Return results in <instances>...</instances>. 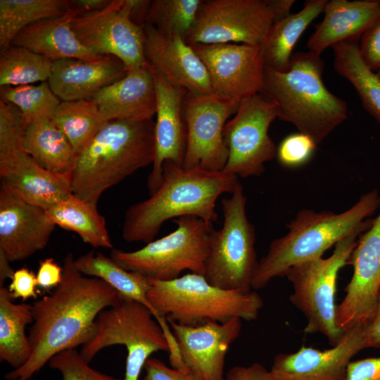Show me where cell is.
<instances>
[{"label": "cell", "instance_id": "6da1fadb", "mask_svg": "<svg viewBox=\"0 0 380 380\" xmlns=\"http://www.w3.org/2000/svg\"><path fill=\"white\" fill-rule=\"evenodd\" d=\"M62 267L61 284L32 305V353L24 365L6 374L8 380H29L56 354L85 344L99 314L122 296L104 281L79 272L72 253L65 256Z\"/></svg>", "mask_w": 380, "mask_h": 380}, {"label": "cell", "instance_id": "7a4b0ae2", "mask_svg": "<svg viewBox=\"0 0 380 380\" xmlns=\"http://www.w3.org/2000/svg\"><path fill=\"white\" fill-rule=\"evenodd\" d=\"M240 184L236 175L224 170L188 169L167 160L158 189L126 210L122 238L147 243L154 240L165 221L183 216H196L213 224L217 220V198L232 194Z\"/></svg>", "mask_w": 380, "mask_h": 380}, {"label": "cell", "instance_id": "3957f363", "mask_svg": "<svg viewBox=\"0 0 380 380\" xmlns=\"http://www.w3.org/2000/svg\"><path fill=\"white\" fill-rule=\"evenodd\" d=\"M380 206L377 189L362 194L349 209L340 213L329 210H299L286 224L288 232L270 244L258 260L251 287H265L273 279L284 277L292 266L322 257L323 253L345 237L362 234L372 224L369 218Z\"/></svg>", "mask_w": 380, "mask_h": 380}, {"label": "cell", "instance_id": "277c9868", "mask_svg": "<svg viewBox=\"0 0 380 380\" xmlns=\"http://www.w3.org/2000/svg\"><path fill=\"white\" fill-rule=\"evenodd\" d=\"M324 61L308 51L292 55L288 71L265 65L260 94L274 102L278 118L293 124L317 145L348 118L347 103L322 81Z\"/></svg>", "mask_w": 380, "mask_h": 380}, {"label": "cell", "instance_id": "5b68a950", "mask_svg": "<svg viewBox=\"0 0 380 380\" xmlns=\"http://www.w3.org/2000/svg\"><path fill=\"white\" fill-rule=\"evenodd\" d=\"M153 120L108 122L77 156L70 175L73 195L97 207L102 194L155 158Z\"/></svg>", "mask_w": 380, "mask_h": 380}, {"label": "cell", "instance_id": "8992f818", "mask_svg": "<svg viewBox=\"0 0 380 380\" xmlns=\"http://www.w3.org/2000/svg\"><path fill=\"white\" fill-rule=\"evenodd\" d=\"M149 279L148 297L167 320L186 326L258 319L264 303L253 290L222 289L202 274L190 272L169 281Z\"/></svg>", "mask_w": 380, "mask_h": 380}, {"label": "cell", "instance_id": "52a82bcc", "mask_svg": "<svg viewBox=\"0 0 380 380\" xmlns=\"http://www.w3.org/2000/svg\"><path fill=\"white\" fill-rule=\"evenodd\" d=\"M113 345H123L127 350L123 380H139L151 354L170 351L165 335L152 312L122 296L99 314L93 336L80 353L89 363L102 349Z\"/></svg>", "mask_w": 380, "mask_h": 380}, {"label": "cell", "instance_id": "ba28073f", "mask_svg": "<svg viewBox=\"0 0 380 380\" xmlns=\"http://www.w3.org/2000/svg\"><path fill=\"white\" fill-rule=\"evenodd\" d=\"M361 234L354 233L338 241L332 254L291 267L284 277L291 283L289 300L305 317V334H321L333 346L342 338L336 324L335 295L338 272L348 258Z\"/></svg>", "mask_w": 380, "mask_h": 380}, {"label": "cell", "instance_id": "9c48e42d", "mask_svg": "<svg viewBox=\"0 0 380 380\" xmlns=\"http://www.w3.org/2000/svg\"><path fill=\"white\" fill-rule=\"evenodd\" d=\"M246 197L243 186L221 201L223 224L213 228L204 277L211 284L222 289L249 291L258 267L255 249V233L248 220Z\"/></svg>", "mask_w": 380, "mask_h": 380}, {"label": "cell", "instance_id": "30bf717a", "mask_svg": "<svg viewBox=\"0 0 380 380\" xmlns=\"http://www.w3.org/2000/svg\"><path fill=\"white\" fill-rule=\"evenodd\" d=\"M176 229L140 249H113L110 258L124 269L150 279L169 281L185 270L204 275L210 234L213 228L196 216L173 220Z\"/></svg>", "mask_w": 380, "mask_h": 380}, {"label": "cell", "instance_id": "8fae6325", "mask_svg": "<svg viewBox=\"0 0 380 380\" xmlns=\"http://www.w3.org/2000/svg\"><path fill=\"white\" fill-rule=\"evenodd\" d=\"M277 118L276 104L261 94L241 102L224 127L228 158L223 170L242 178L261 175L265 164L276 156L268 130Z\"/></svg>", "mask_w": 380, "mask_h": 380}, {"label": "cell", "instance_id": "7c38bea8", "mask_svg": "<svg viewBox=\"0 0 380 380\" xmlns=\"http://www.w3.org/2000/svg\"><path fill=\"white\" fill-rule=\"evenodd\" d=\"M239 104L215 92L205 95L186 94L183 101L186 129L184 168L224 170L228 158L224 127Z\"/></svg>", "mask_w": 380, "mask_h": 380}, {"label": "cell", "instance_id": "4fadbf2b", "mask_svg": "<svg viewBox=\"0 0 380 380\" xmlns=\"http://www.w3.org/2000/svg\"><path fill=\"white\" fill-rule=\"evenodd\" d=\"M272 24L265 0L203 1L186 42L262 46Z\"/></svg>", "mask_w": 380, "mask_h": 380}, {"label": "cell", "instance_id": "5bb4252c", "mask_svg": "<svg viewBox=\"0 0 380 380\" xmlns=\"http://www.w3.org/2000/svg\"><path fill=\"white\" fill-rule=\"evenodd\" d=\"M129 13V0H111L99 11L81 15L74 12L71 28L89 51L100 56H115L129 70L146 62L144 28L131 20Z\"/></svg>", "mask_w": 380, "mask_h": 380}, {"label": "cell", "instance_id": "9a60e30c", "mask_svg": "<svg viewBox=\"0 0 380 380\" xmlns=\"http://www.w3.org/2000/svg\"><path fill=\"white\" fill-rule=\"evenodd\" d=\"M347 265L353 266V272L336 312V324L343 332L368 324L376 312L380 291V212L359 236Z\"/></svg>", "mask_w": 380, "mask_h": 380}, {"label": "cell", "instance_id": "2e32d148", "mask_svg": "<svg viewBox=\"0 0 380 380\" xmlns=\"http://www.w3.org/2000/svg\"><path fill=\"white\" fill-rule=\"evenodd\" d=\"M191 45L208 71L214 92L239 103L260 94L265 67L262 46Z\"/></svg>", "mask_w": 380, "mask_h": 380}, {"label": "cell", "instance_id": "e0dca14e", "mask_svg": "<svg viewBox=\"0 0 380 380\" xmlns=\"http://www.w3.org/2000/svg\"><path fill=\"white\" fill-rule=\"evenodd\" d=\"M366 348L365 326H357L330 348L303 346L296 352L277 354L270 372L273 380H346L352 358Z\"/></svg>", "mask_w": 380, "mask_h": 380}, {"label": "cell", "instance_id": "ac0fdd59", "mask_svg": "<svg viewBox=\"0 0 380 380\" xmlns=\"http://www.w3.org/2000/svg\"><path fill=\"white\" fill-rule=\"evenodd\" d=\"M185 368L204 380H225V357L238 338L242 319L186 326L167 320Z\"/></svg>", "mask_w": 380, "mask_h": 380}, {"label": "cell", "instance_id": "d6986e66", "mask_svg": "<svg viewBox=\"0 0 380 380\" xmlns=\"http://www.w3.org/2000/svg\"><path fill=\"white\" fill-rule=\"evenodd\" d=\"M144 56L158 74L194 95L214 92L208 71L192 46L177 35H167L144 25Z\"/></svg>", "mask_w": 380, "mask_h": 380}, {"label": "cell", "instance_id": "ffe728a7", "mask_svg": "<svg viewBox=\"0 0 380 380\" xmlns=\"http://www.w3.org/2000/svg\"><path fill=\"white\" fill-rule=\"evenodd\" d=\"M153 72L156 91V120L155 158L147 180L151 194L160 186L165 161L171 160L183 166L186 147L183 101L187 91L170 83L153 70Z\"/></svg>", "mask_w": 380, "mask_h": 380}, {"label": "cell", "instance_id": "44dd1931", "mask_svg": "<svg viewBox=\"0 0 380 380\" xmlns=\"http://www.w3.org/2000/svg\"><path fill=\"white\" fill-rule=\"evenodd\" d=\"M55 227L44 209L0 189V252L10 262L44 248Z\"/></svg>", "mask_w": 380, "mask_h": 380}, {"label": "cell", "instance_id": "7402d4cb", "mask_svg": "<svg viewBox=\"0 0 380 380\" xmlns=\"http://www.w3.org/2000/svg\"><path fill=\"white\" fill-rule=\"evenodd\" d=\"M1 189L48 209L72 193L69 176L42 167L23 147L0 152Z\"/></svg>", "mask_w": 380, "mask_h": 380}, {"label": "cell", "instance_id": "603a6c76", "mask_svg": "<svg viewBox=\"0 0 380 380\" xmlns=\"http://www.w3.org/2000/svg\"><path fill=\"white\" fill-rule=\"evenodd\" d=\"M89 99L106 122L152 120L156 113V91L151 65L146 61L127 70L125 77L103 87Z\"/></svg>", "mask_w": 380, "mask_h": 380}, {"label": "cell", "instance_id": "cb8c5ba5", "mask_svg": "<svg viewBox=\"0 0 380 380\" xmlns=\"http://www.w3.org/2000/svg\"><path fill=\"white\" fill-rule=\"evenodd\" d=\"M127 72L123 63L113 56L92 61L61 58L53 61L48 82L61 101L89 99Z\"/></svg>", "mask_w": 380, "mask_h": 380}, {"label": "cell", "instance_id": "d4e9b609", "mask_svg": "<svg viewBox=\"0 0 380 380\" xmlns=\"http://www.w3.org/2000/svg\"><path fill=\"white\" fill-rule=\"evenodd\" d=\"M324 17L307 43L310 51L320 54L328 47L360 39L380 14V1L331 0L324 10Z\"/></svg>", "mask_w": 380, "mask_h": 380}, {"label": "cell", "instance_id": "484cf974", "mask_svg": "<svg viewBox=\"0 0 380 380\" xmlns=\"http://www.w3.org/2000/svg\"><path fill=\"white\" fill-rule=\"evenodd\" d=\"M75 13L68 8L58 17L42 20L22 30L11 44L25 47L53 61L61 58L96 60L103 56L84 46L71 28Z\"/></svg>", "mask_w": 380, "mask_h": 380}, {"label": "cell", "instance_id": "4316f807", "mask_svg": "<svg viewBox=\"0 0 380 380\" xmlns=\"http://www.w3.org/2000/svg\"><path fill=\"white\" fill-rule=\"evenodd\" d=\"M75 265L82 274L99 278L123 297L146 306L160 324L166 338H173L166 317L156 310L148 299L150 282L147 277L138 272L128 271L117 264L110 257L101 252L94 253L93 251L75 258Z\"/></svg>", "mask_w": 380, "mask_h": 380}, {"label": "cell", "instance_id": "83f0119b", "mask_svg": "<svg viewBox=\"0 0 380 380\" xmlns=\"http://www.w3.org/2000/svg\"><path fill=\"white\" fill-rule=\"evenodd\" d=\"M23 148L44 169L70 177L77 155L50 118H41L27 125Z\"/></svg>", "mask_w": 380, "mask_h": 380}, {"label": "cell", "instance_id": "f1b7e54d", "mask_svg": "<svg viewBox=\"0 0 380 380\" xmlns=\"http://www.w3.org/2000/svg\"><path fill=\"white\" fill-rule=\"evenodd\" d=\"M328 1H306L298 13L274 23L262 45L266 66L279 72L290 69L292 51L308 26L324 12Z\"/></svg>", "mask_w": 380, "mask_h": 380}, {"label": "cell", "instance_id": "f546056e", "mask_svg": "<svg viewBox=\"0 0 380 380\" xmlns=\"http://www.w3.org/2000/svg\"><path fill=\"white\" fill-rule=\"evenodd\" d=\"M13 300L8 289L0 286V360L15 369L30 357L32 347L25 327L34 319L32 305Z\"/></svg>", "mask_w": 380, "mask_h": 380}, {"label": "cell", "instance_id": "4dcf8cb0", "mask_svg": "<svg viewBox=\"0 0 380 380\" xmlns=\"http://www.w3.org/2000/svg\"><path fill=\"white\" fill-rule=\"evenodd\" d=\"M56 225L77 233L94 248H113L105 218L90 203L72 194L45 210Z\"/></svg>", "mask_w": 380, "mask_h": 380}, {"label": "cell", "instance_id": "1f68e13d", "mask_svg": "<svg viewBox=\"0 0 380 380\" xmlns=\"http://www.w3.org/2000/svg\"><path fill=\"white\" fill-rule=\"evenodd\" d=\"M359 40H347L332 46L334 68L353 84L366 110L380 123V78L362 58Z\"/></svg>", "mask_w": 380, "mask_h": 380}, {"label": "cell", "instance_id": "d6a6232c", "mask_svg": "<svg viewBox=\"0 0 380 380\" xmlns=\"http://www.w3.org/2000/svg\"><path fill=\"white\" fill-rule=\"evenodd\" d=\"M78 156L108 122L90 99L61 101L51 117Z\"/></svg>", "mask_w": 380, "mask_h": 380}, {"label": "cell", "instance_id": "836d02e7", "mask_svg": "<svg viewBox=\"0 0 380 380\" xmlns=\"http://www.w3.org/2000/svg\"><path fill=\"white\" fill-rule=\"evenodd\" d=\"M66 11L67 1L64 0H0L1 50L9 46L26 27L61 16Z\"/></svg>", "mask_w": 380, "mask_h": 380}, {"label": "cell", "instance_id": "e575fe53", "mask_svg": "<svg viewBox=\"0 0 380 380\" xmlns=\"http://www.w3.org/2000/svg\"><path fill=\"white\" fill-rule=\"evenodd\" d=\"M53 61L25 47L11 44L1 50L0 86H20L48 81Z\"/></svg>", "mask_w": 380, "mask_h": 380}, {"label": "cell", "instance_id": "d590c367", "mask_svg": "<svg viewBox=\"0 0 380 380\" xmlns=\"http://www.w3.org/2000/svg\"><path fill=\"white\" fill-rule=\"evenodd\" d=\"M202 1V0L151 1L146 24L154 27L164 34L177 35L186 41L195 24Z\"/></svg>", "mask_w": 380, "mask_h": 380}, {"label": "cell", "instance_id": "8d00e7d4", "mask_svg": "<svg viewBox=\"0 0 380 380\" xmlns=\"http://www.w3.org/2000/svg\"><path fill=\"white\" fill-rule=\"evenodd\" d=\"M0 96L1 100L19 108L27 125L41 118H51L61 102L48 81L38 85L1 87Z\"/></svg>", "mask_w": 380, "mask_h": 380}, {"label": "cell", "instance_id": "74e56055", "mask_svg": "<svg viewBox=\"0 0 380 380\" xmlns=\"http://www.w3.org/2000/svg\"><path fill=\"white\" fill-rule=\"evenodd\" d=\"M89 364L76 348L61 351L49 362L51 368L61 372L62 380H123L101 373Z\"/></svg>", "mask_w": 380, "mask_h": 380}, {"label": "cell", "instance_id": "f35d334b", "mask_svg": "<svg viewBox=\"0 0 380 380\" xmlns=\"http://www.w3.org/2000/svg\"><path fill=\"white\" fill-rule=\"evenodd\" d=\"M317 146L312 138L298 132L281 140L277 148L276 156L279 164L285 167H300L311 160Z\"/></svg>", "mask_w": 380, "mask_h": 380}, {"label": "cell", "instance_id": "ab89813d", "mask_svg": "<svg viewBox=\"0 0 380 380\" xmlns=\"http://www.w3.org/2000/svg\"><path fill=\"white\" fill-rule=\"evenodd\" d=\"M26 126L19 108L0 99V151L23 147Z\"/></svg>", "mask_w": 380, "mask_h": 380}, {"label": "cell", "instance_id": "60d3db41", "mask_svg": "<svg viewBox=\"0 0 380 380\" xmlns=\"http://www.w3.org/2000/svg\"><path fill=\"white\" fill-rule=\"evenodd\" d=\"M358 46L364 61L376 72L380 69V14L361 35Z\"/></svg>", "mask_w": 380, "mask_h": 380}, {"label": "cell", "instance_id": "b9f144b4", "mask_svg": "<svg viewBox=\"0 0 380 380\" xmlns=\"http://www.w3.org/2000/svg\"><path fill=\"white\" fill-rule=\"evenodd\" d=\"M144 369H145L144 380H204L186 368L170 367L156 357L148 358Z\"/></svg>", "mask_w": 380, "mask_h": 380}, {"label": "cell", "instance_id": "7bdbcfd3", "mask_svg": "<svg viewBox=\"0 0 380 380\" xmlns=\"http://www.w3.org/2000/svg\"><path fill=\"white\" fill-rule=\"evenodd\" d=\"M11 280L8 289L13 299L21 298L25 300L37 298V276L27 267H23L15 270Z\"/></svg>", "mask_w": 380, "mask_h": 380}, {"label": "cell", "instance_id": "ee69618b", "mask_svg": "<svg viewBox=\"0 0 380 380\" xmlns=\"http://www.w3.org/2000/svg\"><path fill=\"white\" fill-rule=\"evenodd\" d=\"M346 380H380V357L350 361Z\"/></svg>", "mask_w": 380, "mask_h": 380}, {"label": "cell", "instance_id": "f6af8a7d", "mask_svg": "<svg viewBox=\"0 0 380 380\" xmlns=\"http://www.w3.org/2000/svg\"><path fill=\"white\" fill-rule=\"evenodd\" d=\"M36 276L39 287L44 290L55 289L62 281L63 267L53 258H46L39 262Z\"/></svg>", "mask_w": 380, "mask_h": 380}, {"label": "cell", "instance_id": "bcb514c9", "mask_svg": "<svg viewBox=\"0 0 380 380\" xmlns=\"http://www.w3.org/2000/svg\"><path fill=\"white\" fill-rule=\"evenodd\" d=\"M225 380H273L270 372L258 362L248 366H235L225 375Z\"/></svg>", "mask_w": 380, "mask_h": 380}, {"label": "cell", "instance_id": "7dc6e473", "mask_svg": "<svg viewBox=\"0 0 380 380\" xmlns=\"http://www.w3.org/2000/svg\"><path fill=\"white\" fill-rule=\"evenodd\" d=\"M111 0H73L67 1V9H72L76 15H81L101 11L106 8Z\"/></svg>", "mask_w": 380, "mask_h": 380}, {"label": "cell", "instance_id": "c3c4849f", "mask_svg": "<svg viewBox=\"0 0 380 380\" xmlns=\"http://www.w3.org/2000/svg\"><path fill=\"white\" fill-rule=\"evenodd\" d=\"M367 348H380V291L375 314L372 321L365 326Z\"/></svg>", "mask_w": 380, "mask_h": 380}, {"label": "cell", "instance_id": "681fc988", "mask_svg": "<svg viewBox=\"0 0 380 380\" xmlns=\"http://www.w3.org/2000/svg\"><path fill=\"white\" fill-rule=\"evenodd\" d=\"M130 4L129 17L131 20L138 26L144 27L151 1L129 0Z\"/></svg>", "mask_w": 380, "mask_h": 380}, {"label": "cell", "instance_id": "f907efd6", "mask_svg": "<svg viewBox=\"0 0 380 380\" xmlns=\"http://www.w3.org/2000/svg\"><path fill=\"white\" fill-rule=\"evenodd\" d=\"M273 15V23L281 20L291 15L293 0H265Z\"/></svg>", "mask_w": 380, "mask_h": 380}, {"label": "cell", "instance_id": "816d5d0a", "mask_svg": "<svg viewBox=\"0 0 380 380\" xmlns=\"http://www.w3.org/2000/svg\"><path fill=\"white\" fill-rule=\"evenodd\" d=\"M10 262L5 255L0 252V286H4L6 279L12 278L15 272L11 267Z\"/></svg>", "mask_w": 380, "mask_h": 380}, {"label": "cell", "instance_id": "f5cc1de1", "mask_svg": "<svg viewBox=\"0 0 380 380\" xmlns=\"http://www.w3.org/2000/svg\"><path fill=\"white\" fill-rule=\"evenodd\" d=\"M376 74L380 78V69L376 72Z\"/></svg>", "mask_w": 380, "mask_h": 380}]
</instances>
